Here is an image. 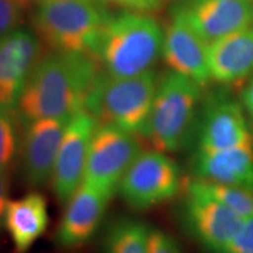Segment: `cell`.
<instances>
[{"label": "cell", "instance_id": "9a60e30c", "mask_svg": "<svg viewBox=\"0 0 253 253\" xmlns=\"http://www.w3.org/2000/svg\"><path fill=\"white\" fill-rule=\"evenodd\" d=\"M110 199L104 192L82 183L66 203L55 235L58 245L72 249L89 242L100 227Z\"/></svg>", "mask_w": 253, "mask_h": 253}, {"label": "cell", "instance_id": "3957f363", "mask_svg": "<svg viewBox=\"0 0 253 253\" xmlns=\"http://www.w3.org/2000/svg\"><path fill=\"white\" fill-rule=\"evenodd\" d=\"M202 87L191 79L169 71L158 79L153 108L142 136L154 149L175 153L195 141Z\"/></svg>", "mask_w": 253, "mask_h": 253}, {"label": "cell", "instance_id": "8fae6325", "mask_svg": "<svg viewBox=\"0 0 253 253\" xmlns=\"http://www.w3.org/2000/svg\"><path fill=\"white\" fill-rule=\"evenodd\" d=\"M71 119L72 116L39 119L24 125L20 142L21 172L27 185L40 188L50 179Z\"/></svg>", "mask_w": 253, "mask_h": 253}, {"label": "cell", "instance_id": "484cf974", "mask_svg": "<svg viewBox=\"0 0 253 253\" xmlns=\"http://www.w3.org/2000/svg\"><path fill=\"white\" fill-rule=\"evenodd\" d=\"M9 188H11V175L9 171H0V232L5 227V214L9 202Z\"/></svg>", "mask_w": 253, "mask_h": 253}, {"label": "cell", "instance_id": "44dd1931", "mask_svg": "<svg viewBox=\"0 0 253 253\" xmlns=\"http://www.w3.org/2000/svg\"><path fill=\"white\" fill-rule=\"evenodd\" d=\"M18 121L15 108L0 106V171H9L20 153L21 137L18 132Z\"/></svg>", "mask_w": 253, "mask_h": 253}, {"label": "cell", "instance_id": "4fadbf2b", "mask_svg": "<svg viewBox=\"0 0 253 253\" xmlns=\"http://www.w3.org/2000/svg\"><path fill=\"white\" fill-rule=\"evenodd\" d=\"M209 43L172 9V18L163 34L162 56L170 71L191 79L202 88L211 80L208 63Z\"/></svg>", "mask_w": 253, "mask_h": 253}, {"label": "cell", "instance_id": "7a4b0ae2", "mask_svg": "<svg viewBox=\"0 0 253 253\" xmlns=\"http://www.w3.org/2000/svg\"><path fill=\"white\" fill-rule=\"evenodd\" d=\"M163 34L153 17L123 12L104 24L89 54L101 71L113 77H136L151 71L162 55Z\"/></svg>", "mask_w": 253, "mask_h": 253}, {"label": "cell", "instance_id": "7402d4cb", "mask_svg": "<svg viewBox=\"0 0 253 253\" xmlns=\"http://www.w3.org/2000/svg\"><path fill=\"white\" fill-rule=\"evenodd\" d=\"M31 0H0V39L18 30Z\"/></svg>", "mask_w": 253, "mask_h": 253}, {"label": "cell", "instance_id": "d6986e66", "mask_svg": "<svg viewBox=\"0 0 253 253\" xmlns=\"http://www.w3.org/2000/svg\"><path fill=\"white\" fill-rule=\"evenodd\" d=\"M150 227L143 221L122 217L113 221L103 240V253H148Z\"/></svg>", "mask_w": 253, "mask_h": 253}, {"label": "cell", "instance_id": "5b68a950", "mask_svg": "<svg viewBox=\"0 0 253 253\" xmlns=\"http://www.w3.org/2000/svg\"><path fill=\"white\" fill-rule=\"evenodd\" d=\"M110 17L102 0H42L33 24L38 36L54 52L89 54Z\"/></svg>", "mask_w": 253, "mask_h": 253}, {"label": "cell", "instance_id": "e0dca14e", "mask_svg": "<svg viewBox=\"0 0 253 253\" xmlns=\"http://www.w3.org/2000/svg\"><path fill=\"white\" fill-rule=\"evenodd\" d=\"M208 63L211 80L235 84L253 75V26L209 43Z\"/></svg>", "mask_w": 253, "mask_h": 253}, {"label": "cell", "instance_id": "30bf717a", "mask_svg": "<svg viewBox=\"0 0 253 253\" xmlns=\"http://www.w3.org/2000/svg\"><path fill=\"white\" fill-rule=\"evenodd\" d=\"M96 126L97 123L86 109L75 113L68 123L50 177L59 203H67L82 184L90 142Z\"/></svg>", "mask_w": 253, "mask_h": 253}, {"label": "cell", "instance_id": "d4e9b609", "mask_svg": "<svg viewBox=\"0 0 253 253\" xmlns=\"http://www.w3.org/2000/svg\"><path fill=\"white\" fill-rule=\"evenodd\" d=\"M106 5L116 6V7L126 9L128 12H144L157 11L166 2V0H102Z\"/></svg>", "mask_w": 253, "mask_h": 253}, {"label": "cell", "instance_id": "9c48e42d", "mask_svg": "<svg viewBox=\"0 0 253 253\" xmlns=\"http://www.w3.org/2000/svg\"><path fill=\"white\" fill-rule=\"evenodd\" d=\"M181 217L186 231L210 253H221L245 219L210 196L185 185Z\"/></svg>", "mask_w": 253, "mask_h": 253}, {"label": "cell", "instance_id": "603a6c76", "mask_svg": "<svg viewBox=\"0 0 253 253\" xmlns=\"http://www.w3.org/2000/svg\"><path fill=\"white\" fill-rule=\"evenodd\" d=\"M148 253H184L179 243L166 231L150 227Z\"/></svg>", "mask_w": 253, "mask_h": 253}, {"label": "cell", "instance_id": "ffe728a7", "mask_svg": "<svg viewBox=\"0 0 253 253\" xmlns=\"http://www.w3.org/2000/svg\"><path fill=\"white\" fill-rule=\"evenodd\" d=\"M186 184L216 199L243 219L253 217V191L196 178H192Z\"/></svg>", "mask_w": 253, "mask_h": 253}, {"label": "cell", "instance_id": "7c38bea8", "mask_svg": "<svg viewBox=\"0 0 253 253\" xmlns=\"http://www.w3.org/2000/svg\"><path fill=\"white\" fill-rule=\"evenodd\" d=\"M172 9L208 43L253 26V0H182Z\"/></svg>", "mask_w": 253, "mask_h": 253}, {"label": "cell", "instance_id": "cb8c5ba5", "mask_svg": "<svg viewBox=\"0 0 253 253\" xmlns=\"http://www.w3.org/2000/svg\"><path fill=\"white\" fill-rule=\"evenodd\" d=\"M221 253H253V217L244 220L237 235Z\"/></svg>", "mask_w": 253, "mask_h": 253}, {"label": "cell", "instance_id": "ba28073f", "mask_svg": "<svg viewBox=\"0 0 253 253\" xmlns=\"http://www.w3.org/2000/svg\"><path fill=\"white\" fill-rule=\"evenodd\" d=\"M195 142L196 149L208 151L253 148L251 120L240 100L211 96L199 112Z\"/></svg>", "mask_w": 253, "mask_h": 253}, {"label": "cell", "instance_id": "ac0fdd59", "mask_svg": "<svg viewBox=\"0 0 253 253\" xmlns=\"http://www.w3.org/2000/svg\"><path fill=\"white\" fill-rule=\"evenodd\" d=\"M48 207L40 192L9 199L5 214V229L11 238L13 253H27L48 227Z\"/></svg>", "mask_w": 253, "mask_h": 253}, {"label": "cell", "instance_id": "83f0119b", "mask_svg": "<svg viewBox=\"0 0 253 253\" xmlns=\"http://www.w3.org/2000/svg\"><path fill=\"white\" fill-rule=\"evenodd\" d=\"M39 1H42V0H39Z\"/></svg>", "mask_w": 253, "mask_h": 253}, {"label": "cell", "instance_id": "277c9868", "mask_svg": "<svg viewBox=\"0 0 253 253\" xmlns=\"http://www.w3.org/2000/svg\"><path fill=\"white\" fill-rule=\"evenodd\" d=\"M158 78L148 71L136 77H113L101 71L84 103L97 126H112L142 135L149 120Z\"/></svg>", "mask_w": 253, "mask_h": 253}, {"label": "cell", "instance_id": "52a82bcc", "mask_svg": "<svg viewBox=\"0 0 253 253\" xmlns=\"http://www.w3.org/2000/svg\"><path fill=\"white\" fill-rule=\"evenodd\" d=\"M142 151L135 134L112 126H97L91 138L84 184L113 197L126 170Z\"/></svg>", "mask_w": 253, "mask_h": 253}, {"label": "cell", "instance_id": "6da1fadb", "mask_svg": "<svg viewBox=\"0 0 253 253\" xmlns=\"http://www.w3.org/2000/svg\"><path fill=\"white\" fill-rule=\"evenodd\" d=\"M100 67L88 53L54 52L38 60L15 106L21 125L73 116L84 103Z\"/></svg>", "mask_w": 253, "mask_h": 253}, {"label": "cell", "instance_id": "8992f818", "mask_svg": "<svg viewBox=\"0 0 253 253\" xmlns=\"http://www.w3.org/2000/svg\"><path fill=\"white\" fill-rule=\"evenodd\" d=\"M182 188V172L172 158L153 149L142 150L126 170L118 191L128 207L145 211L175 197Z\"/></svg>", "mask_w": 253, "mask_h": 253}, {"label": "cell", "instance_id": "2e32d148", "mask_svg": "<svg viewBox=\"0 0 253 253\" xmlns=\"http://www.w3.org/2000/svg\"><path fill=\"white\" fill-rule=\"evenodd\" d=\"M190 169L196 179L253 191V148L217 151L195 149Z\"/></svg>", "mask_w": 253, "mask_h": 253}, {"label": "cell", "instance_id": "5bb4252c", "mask_svg": "<svg viewBox=\"0 0 253 253\" xmlns=\"http://www.w3.org/2000/svg\"><path fill=\"white\" fill-rule=\"evenodd\" d=\"M38 55L39 42L30 31L15 30L0 39V106L15 108Z\"/></svg>", "mask_w": 253, "mask_h": 253}, {"label": "cell", "instance_id": "4316f807", "mask_svg": "<svg viewBox=\"0 0 253 253\" xmlns=\"http://www.w3.org/2000/svg\"><path fill=\"white\" fill-rule=\"evenodd\" d=\"M240 102L244 107L249 119L253 122V75L249 78L248 82L243 88L242 94H240Z\"/></svg>", "mask_w": 253, "mask_h": 253}]
</instances>
